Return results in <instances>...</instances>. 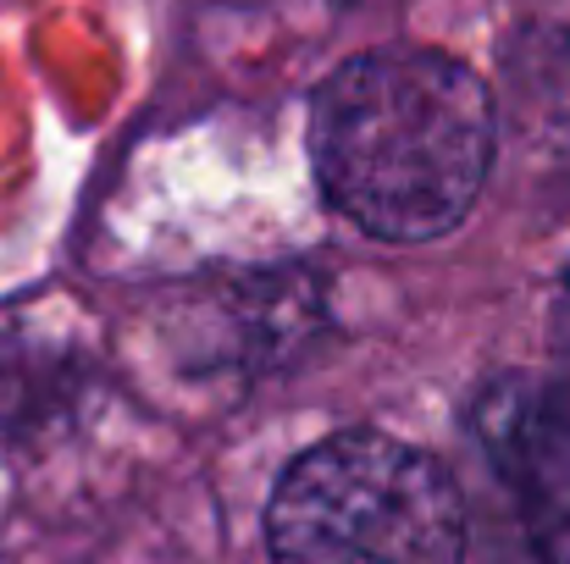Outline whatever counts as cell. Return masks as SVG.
Segmentation results:
<instances>
[{
    "mask_svg": "<svg viewBox=\"0 0 570 564\" xmlns=\"http://www.w3.org/2000/svg\"><path fill=\"white\" fill-rule=\"evenodd\" d=\"M499 106L438 50H366L311 106V156L327 199L387 244H426L465 221L493 167Z\"/></svg>",
    "mask_w": 570,
    "mask_h": 564,
    "instance_id": "6da1fadb",
    "label": "cell"
},
{
    "mask_svg": "<svg viewBox=\"0 0 570 564\" xmlns=\"http://www.w3.org/2000/svg\"><path fill=\"white\" fill-rule=\"evenodd\" d=\"M266 543L272 564H460L465 504L432 454L344 432L283 471Z\"/></svg>",
    "mask_w": 570,
    "mask_h": 564,
    "instance_id": "7a4b0ae2",
    "label": "cell"
},
{
    "mask_svg": "<svg viewBox=\"0 0 570 564\" xmlns=\"http://www.w3.org/2000/svg\"><path fill=\"white\" fill-rule=\"evenodd\" d=\"M488 454L543 564H570V382L521 376L482 404Z\"/></svg>",
    "mask_w": 570,
    "mask_h": 564,
    "instance_id": "3957f363",
    "label": "cell"
},
{
    "mask_svg": "<svg viewBox=\"0 0 570 564\" xmlns=\"http://www.w3.org/2000/svg\"><path fill=\"white\" fill-rule=\"evenodd\" d=\"M504 89L510 122L527 145L566 156L570 150V33L566 28H527L504 50Z\"/></svg>",
    "mask_w": 570,
    "mask_h": 564,
    "instance_id": "277c9868",
    "label": "cell"
}]
</instances>
